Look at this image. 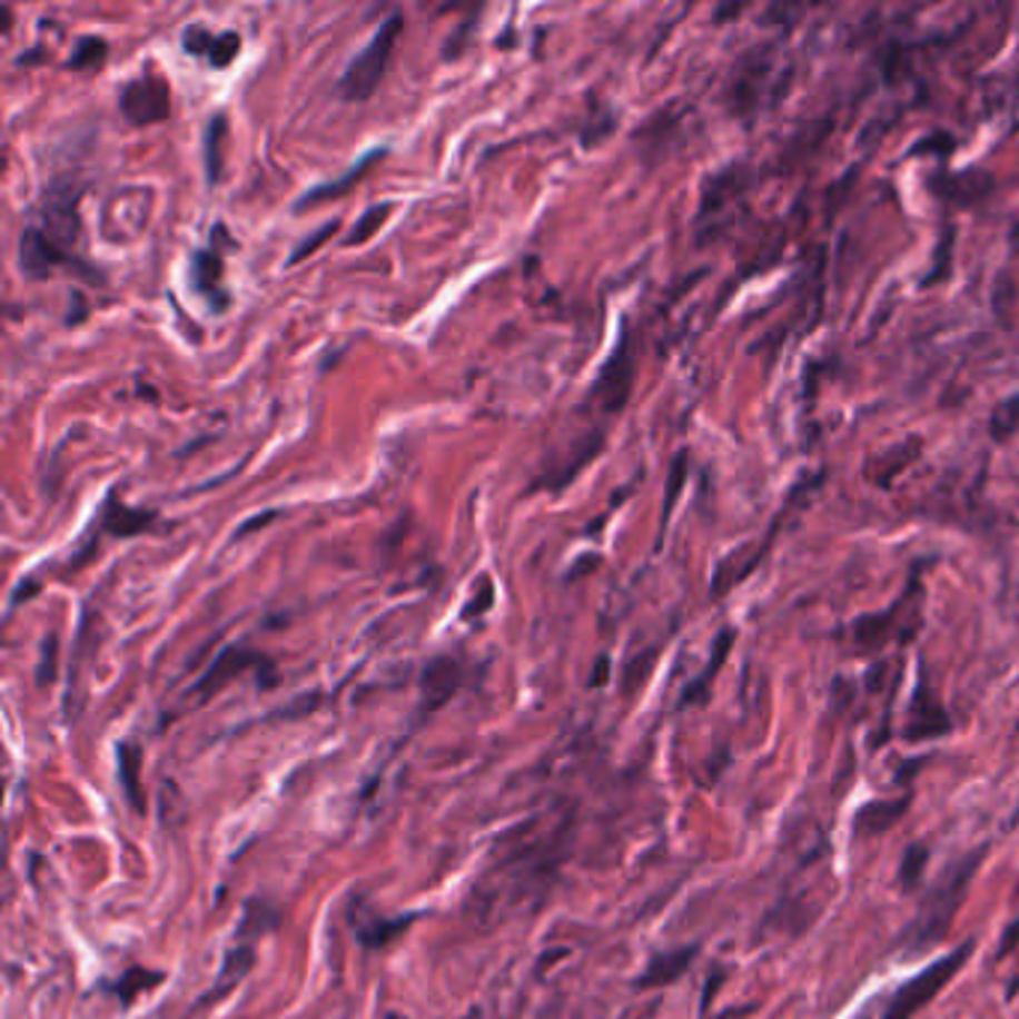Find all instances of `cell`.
Segmentation results:
<instances>
[{"instance_id":"6da1fadb","label":"cell","mask_w":1019,"mask_h":1019,"mask_svg":"<svg viewBox=\"0 0 1019 1019\" xmlns=\"http://www.w3.org/2000/svg\"><path fill=\"white\" fill-rule=\"evenodd\" d=\"M568 820H553L533 817L521 822L515 831L499 838L494 852V864L487 868L473 894L467 900V914L473 924L491 921L499 903H515L521 897L542 894L551 873L563 855Z\"/></svg>"},{"instance_id":"7a4b0ae2","label":"cell","mask_w":1019,"mask_h":1019,"mask_svg":"<svg viewBox=\"0 0 1019 1019\" xmlns=\"http://www.w3.org/2000/svg\"><path fill=\"white\" fill-rule=\"evenodd\" d=\"M983 849H978L972 858L966 855L960 858L957 864L944 870V877L936 882L927 897L921 900V909L914 914V921L909 924V930L903 933V944H912V948H927V944H936L948 933V927H951L953 914L962 906V897L969 891V882H972L975 870L981 864Z\"/></svg>"},{"instance_id":"3957f363","label":"cell","mask_w":1019,"mask_h":1019,"mask_svg":"<svg viewBox=\"0 0 1019 1019\" xmlns=\"http://www.w3.org/2000/svg\"><path fill=\"white\" fill-rule=\"evenodd\" d=\"M400 30H404V16H400V12H392L389 19L377 28L372 42H368V46L347 63V69H344L342 81H338V93H342V99H347V102H365V99H372L374 90L380 87L383 76H386L392 48L398 42Z\"/></svg>"},{"instance_id":"277c9868","label":"cell","mask_w":1019,"mask_h":1019,"mask_svg":"<svg viewBox=\"0 0 1019 1019\" xmlns=\"http://www.w3.org/2000/svg\"><path fill=\"white\" fill-rule=\"evenodd\" d=\"M972 951L975 942H962L960 948H953L951 953H944V957H939L936 962H930L924 972L914 975L912 981H906L903 987L891 996L882 1019H912L918 1010L927 1008V1005L957 978V972H960L962 966H966V960L972 957Z\"/></svg>"},{"instance_id":"5b68a950","label":"cell","mask_w":1019,"mask_h":1019,"mask_svg":"<svg viewBox=\"0 0 1019 1019\" xmlns=\"http://www.w3.org/2000/svg\"><path fill=\"white\" fill-rule=\"evenodd\" d=\"M78 198L81 191L69 182H51L42 198H39L37 210H33V228L42 230L60 251H67L76 258V246L81 239V216H78Z\"/></svg>"},{"instance_id":"8992f818","label":"cell","mask_w":1019,"mask_h":1019,"mask_svg":"<svg viewBox=\"0 0 1019 1019\" xmlns=\"http://www.w3.org/2000/svg\"><path fill=\"white\" fill-rule=\"evenodd\" d=\"M634 389V353H631V338L629 329L622 326L620 342L610 353V359L601 365L595 386H592V398L598 400V407L604 413H620L631 398Z\"/></svg>"},{"instance_id":"52a82bcc","label":"cell","mask_w":1019,"mask_h":1019,"mask_svg":"<svg viewBox=\"0 0 1019 1019\" xmlns=\"http://www.w3.org/2000/svg\"><path fill=\"white\" fill-rule=\"evenodd\" d=\"M120 115L132 126L162 123L171 115V87L156 76L135 78L120 90Z\"/></svg>"},{"instance_id":"ba28073f","label":"cell","mask_w":1019,"mask_h":1019,"mask_svg":"<svg viewBox=\"0 0 1019 1019\" xmlns=\"http://www.w3.org/2000/svg\"><path fill=\"white\" fill-rule=\"evenodd\" d=\"M78 264L81 260L67 255V251H60L42 230H37L33 225H24L19 237V267L24 276L39 281V278L55 276L58 269L78 267Z\"/></svg>"},{"instance_id":"9c48e42d","label":"cell","mask_w":1019,"mask_h":1019,"mask_svg":"<svg viewBox=\"0 0 1019 1019\" xmlns=\"http://www.w3.org/2000/svg\"><path fill=\"white\" fill-rule=\"evenodd\" d=\"M251 667L273 670V664H269L267 655H258V652H251V649L228 646L219 657H216V661H212L210 670L198 679V685L191 687V694L198 696L200 703H204V700H210L212 694H219L221 687L228 685L230 679L239 676V673H246V670H251Z\"/></svg>"},{"instance_id":"30bf717a","label":"cell","mask_w":1019,"mask_h":1019,"mask_svg":"<svg viewBox=\"0 0 1019 1019\" xmlns=\"http://www.w3.org/2000/svg\"><path fill=\"white\" fill-rule=\"evenodd\" d=\"M944 733H951V721L944 715V705L936 700L927 682H921L912 696V705H909L903 735L909 742H927V739H939Z\"/></svg>"},{"instance_id":"8fae6325","label":"cell","mask_w":1019,"mask_h":1019,"mask_svg":"<svg viewBox=\"0 0 1019 1019\" xmlns=\"http://www.w3.org/2000/svg\"><path fill=\"white\" fill-rule=\"evenodd\" d=\"M457 685H461V664L455 657H434L422 673V705L428 712H437L439 705H446L452 700Z\"/></svg>"},{"instance_id":"7c38bea8","label":"cell","mask_w":1019,"mask_h":1019,"mask_svg":"<svg viewBox=\"0 0 1019 1019\" xmlns=\"http://www.w3.org/2000/svg\"><path fill=\"white\" fill-rule=\"evenodd\" d=\"M221 276H225V264H221L219 251L200 248V251L191 255V287H195L216 311H221V308L228 305V294H225V287H221Z\"/></svg>"},{"instance_id":"4fadbf2b","label":"cell","mask_w":1019,"mask_h":1019,"mask_svg":"<svg viewBox=\"0 0 1019 1019\" xmlns=\"http://www.w3.org/2000/svg\"><path fill=\"white\" fill-rule=\"evenodd\" d=\"M933 189L942 195L948 204H960V207H969V204H978L981 198H987L992 189V177L981 168H972V171H962V174H942V177H936Z\"/></svg>"},{"instance_id":"5bb4252c","label":"cell","mask_w":1019,"mask_h":1019,"mask_svg":"<svg viewBox=\"0 0 1019 1019\" xmlns=\"http://www.w3.org/2000/svg\"><path fill=\"white\" fill-rule=\"evenodd\" d=\"M383 156H386V150H383V147H377V150H368L363 156V159H356V162H353L350 168H347V171L342 174V177H335V180L324 182V186H315V189L305 191L303 198L296 200V210H305V207H311V204H320V200H329V198H338V195H347V191H350L353 186H356V180H363L365 174H368V168H372V165L377 162V159H383Z\"/></svg>"},{"instance_id":"9a60e30c","label":"cell","mask_w":1019,"mask_h":1019,"mask_svg":"<svg viewBox=\"0 0 1019 1019\" xmlns=\"http://www.w3.org/2000/svg\"><path fill=\"white\" fill-rule=\"evenodd\" d=\"M696 957V944L691 948H679V951H664L652 957L646 966V972L637 978V990H657V987H667L676 978L685 975V969L691 966V960Z\"/></svg>"},{"instance_id":"2e32d148","label":"cell","mask_w":1019,"mask_h":1019,"mask_svg":"<svg viewBox=\"0 0 1019 1019\" xmlns=\"http://www.w3.org/2000/svg\"><path fill=\"white\" fill-rule=\"evenodd\" d=\"M156 524V515L152 512H141V508H129L126 503H117V499H108L102 505V515H99V526L111 535H120V538H129V535H138L144 530H150Z\"/></svg>"},{"instance_id":"e0dca14e","label":"cell","mask_w":1019,"mask_h":1019,"mask_svg":"<svg viewBox=\"0 0 1019 1019\" xmlns=\"http://www.w3.org/2000/svg\"><path fill=\"white\" fill-rule=\"evenodd\" d=\"M906 804H909L906 799L868 801L855 813V834L858 838H879V834H886L897 822V817H903Z\"/></svg>"},{"instance_id":"ac0fdd59","label":"cell","mask_w":1019,"mask_h":1019,"mask_svg":"<svg viewBox=\"0 0 1019 1019\" xmlns=\"http://www.w3.org/2000/svg\"><path fill=\"white\" fill-rule=\"evenodd\" d=\"M251 962H255V948H251L248 942L234 944V948L228 951V957H225V969H221L219 981L212 983L210 996H207L204 1001H216V999H221V996H228V992L234 990L243 978H246L248 969H251Z\"/></svg>"},{"instance_id":"d6986e66","label":"cell","mask_w":1019,"mask_h":1019,"mask_svg":"<svg viewBox=\"0 0 1019 1019\" xmlns=\"http://www.w3.org/2000/svg\"><path fill=\"white\" fill-rule=\"evenodd\" d=\"M278 921H281V912H278L276 906L264 900V897H251L246 903V912H243V924H239L237 942H255L269 930H276Z\"/></svg>"},{"instance_id":"ffe728a7","label":"cell","mask_w":1019,"mask_h":1019,"mask_svg":"<svg viewBox=\"0 0 1019 1019\" xmlns=\"http://www.w3.org/2000/svg\"><path fill=\"white\" fill-rule=\"evenodd\" d=\"M894 616L897 610H888V613H877V616H861V620L852 625V643H855L861 652H870V649H882L888 640L894 637Z\"/></svg>"},{"instance_id":"44dd1931","label":"cell","mask_w":1019,"mask_h":1019,"mask_svg":"<svg viewBox=\"0 0 1019 1019\" xmlns=\"http://www.w3.org/2000/svg\"><path fill=\"white\" fill-rule=\"evenodd\" d=\"M117 762H120V783H123V792L129 804H132L138 813H144V792H141V751L135 748V744L123 742L120 744V751H117Z\"/></svg>"},{"instance_id":"7402d4cb","label":"cell","mask_w":1019,"mask_h":1019,"mask_svg":"<svg viewBox=\"0 0 1019 1019\" xmlns=\"http://www.w3.org/2000/svg\"><path fill=\"white\" fill-rule=\"evenodd\" d=\"M225 132H228V120L225 115H212L204 135V156H207V177L216 182L221 177V147H225Z\"/></svg>"},{"instance_id":"603a6c76","label":"cell","mask_w":1019,"mask_h":1019,"mask_svg":"<svg viewBox=\"0 0 1019 1019\" xmlns=\"http://www.w3.org/2000/svg\"><path fill=\"white\" fill-rule=\"evenodd\" d=\"M395 210V204L386 200V204H374L372 210H365V216H359V221L353 225L350 234L344 237V246H363L368 239L383 228V221L389 219V212Z\"/></svg>"},{"instance_id":"cb8c5ba5","label":"cell","mask_w":1019,"mask_h":1019,"mask_svg":"<svg viewBox=\"0 0 1019 1019\" xmlns=\"http://www.w3.org/2000/svg\"><path fill=\"white\" fill-rule=\"evenodd\" d=\"M1019 431V392L1017 395H1010L996 407V413L990 416V434L992 439H1010Z\"/></svg>"},{"instance_id":"d4e9b609","label":"cell","mask_w":1019,"mask_h":1019,"mask_svg":"<svg viewBox=\"0 0 1019 1019\" xmlns=\"http://www.w3.org/2000/svg\"><path fill=\"white\" fill-rule=\"evenodd\" d=\"M108 55V46L102 37H85L78 39L76 51H72V58H69V67L72 69H93L99 67Z\"/></svg>"},{"instance_id":"484cf974","label":"cell","mask_w":1019,"mask_h":1019,"mask_svg":"<svg viewBox=\"0 0 1019 1019\" xmlns=\"http://www.w3.org/2000/svg\"><path fill=\"white\" fill-rule=\"evenodd\" d=\"M159 981H162V975L159 972H147V969H138V966H135V969H129V972L120 978V983H117L115 990L123 1001H132L138 992L150 990V987H156Z\"/></svg>"},{"instance_id":"4316f807","label":"cell","mask_w":1019,"mask_h":1019,"mask_svg":"<svg viewBox=\"0 0 1019 1019\" xmlns=\"http://www.w3.org/2000/svg\"><path fill=\"white\" fill-rule=\"evenodd\" d=\"M927 864V849L924 847H909L903 852V861H900V886L903 891H914L918 882H921V873H924Z\"/></svg>"},{"instance_id":"83f0119b","label":"cell","mask_w":1019,"mask_h":1019,"mask_svg":"<svg viewBox=\"0 0 1019 1019\" xmlns=\"http://www.w3.org/2000/svg\"><path fill=\"white\" fill-rule=\"evenodd\" d=\"M413 918H392V921H377L374 927H363L359 930V939H363L368 948H380V944L392 942L400 930H407L410 927Z\"/></svg>"},{"instance_id":"f1b7e54d","label":"cell","mask_w":1019,"mask_h":1019,"mask_svg":"<svg viewBox=\"0 0 1019 1019\" xmlns=\"http://www.w3.org/2000/svg\"><path fill=\"white\" fill-rule=\"evenodd\" d=\"M730 643H733V631H721V637L715 640V655H712V664H709V673H703V676L696 679L694 685L687 687L685 696H682V703H691V700H696V696L703 694L705 682H709V679L715 676V670L721 667V661H724V655H726V649H730Z\"/></svg>"},{"instance_id":"f546056e","label":"cell","mask_w":1019,"mask_h":1019,"mask_svg":"<svg viewBox=\"0 0 1019 1019\" xmlns=\"http://www.w3.org/2000/svg\"><path fill=\"white\" fill-rule=\"evenodd\" d=\"M685 476H687V452H679L676 461H673V467H670V482H667V494H664V524H667L670 512H673V505L679 499V491L685 487Z\"/></svg>"},{"instance_id":"4dcf8cb0","label":"cell","mask_w":1019,"mask_h":1019,"mask_svg":"<svg viewBox=\"0 0 1019 1019\" xmlns=\"http://www.w3.org/2000/svg\"><path fill=\"white\" fill-rule=\"evenodd\" d=\"M239 46H243V39H239V33H234V30H228V33H219V37L212 39V48H210V63L212 67H228L230 60L237 58L239 55Z\"/></svg>"},{"instance_id":"1f68e13d","label":"cell","mask_w":1019,"mask_h":1019,"mask_svg":"<svg viewBox=\"0 0 1019 1019\" xmlns=\"http://www.w3.org/2000/svg\"><path fill=\"white\" fill-rule=\"evenodd\" d=\"M212 39L216 37L204 24H191L182 33V48H186V55H195V58H210Z\"/></svg>"},{"instance_id":"d6a6232c","label":"cell","mask_w":1019,"mask_h":1019,"mask_svg":"<svg viewBox=\"0 0 1019 1019\" xmlns=\"http://www.w3.org/2000/svg\"><path fill=\"white\" fill-rule=\"evenodd\" d=\"M335 230H338V221H326L324 228L315 230L311 237H305L303 246H296V248H294V255H290V260H287V264H299V260H303V258H308L311 251H317V248L324 246L326 237H333Z\"/></svg>"},{"instance_id":"836d02e7","label":"cell","mask_w":1019,"mask_h":1019,"mask_svg":"<svg viewBox=\"0 0 1019 1019\" xmlns=\"http://www.w3.org/2000/svg\"><path fill=\"white\" fill-rule=\"evenodd\" d=\"M55 655H58V637H48L42 646V664H39V685L55 679Z\"/></svg>"},{"instance_id":"e575fe53","label":"cell","mask_w":1019,"mask_h":1019,"mask_svg":"<svg viewBox=\"0 0 1019 1019\" xmlns=\"http://www.w3.org/2000/svg\"><path fill=\"white\" fill-rule=\"evenodd\" d=\"M607 667H610V661L601 655L598 664H595V673H592V685H604V682H607Z\"/></svg>"},{"instance_id":"d590c367","label":"cell","mask_w":1019,"mask_h":1019,"mask_svg":"<svg viewBox=\"0 0 1019 1019\" xmlns=\"http://www.w3.org/2000/svg\"><path fill=\"white\" fill-rule=\"evenodd\" d=\"M1019 939V924H1013L1008 930V936H1005V939H1001V951H999V957H1005V953L1010 951V948H1013V942H1017Z\"/></svg>"},{"instance_id":"8d00e7d4","label":"cell","mask_w":1019,"mask_h":1019,"mask_svg":"<svg viewBox=\"0 0 1019 1019\" xmlns=\"http://www.w3.org/2000/svg\"><path fill=\"white\" fill-rule=\"evenodd\" d=\"M1013 246L1019 248V228H1013Z\"/></svg>"}]
</instances>
